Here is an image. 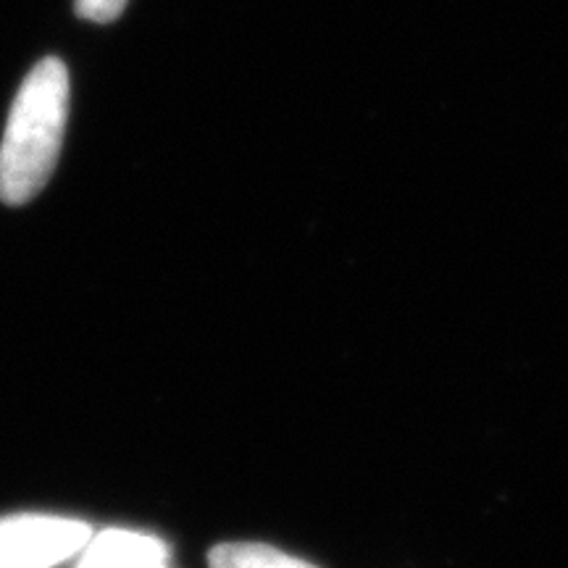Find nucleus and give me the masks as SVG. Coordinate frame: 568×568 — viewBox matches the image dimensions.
<instances>
[{"instance_id":"obj_1","label":"nucleus","mask_w":568,"mask_h":568,"mask_svg":"<svg viewBox=\"0 0 568 568\" xmlns=\"http://www.w3.org/2000/svg\"><path fill=\"white\" fill-rule=\"evenodd\" d=\"M67 116V63L42 59L21 82L0 142V201L24 205L45 187L59 163Z\"/></svg>"},{"instance_id":"obj_2","label":"nucleus","mask_w":568,"mask_h":568,"mask_svg":"<svg viewBox=\"0 0 568 568\" xmlns=\"http://www.w3.org/2000/svg\"><path fill=\"white\" fill-rule=\"evenodd\" d=\"M92 529L77 518H0V568H53L88 548Z\"/></svg>"},{"instance_id":"obj_3","label":"nucleus","mask_w":568,"mask_h":568,"mask_svg":"<svg viewBox=\"0 0 568 568\" xmlns=\"http://www.w3.org/2000/svg\"><path fill=\"white\" fill-rule=\"evenodd\" d=\"M169 550L161 539L140 531L111 529L90 537L80 568H166Z\"/></svg>"},{"instance_id":"obj_4","label":"nucleus","mask_w":568,"mask_h":568,"mask_svg":"<svg viewBox=\"0 0 568 568\" xmlns=\"http://www.w3.org/2000/svg\"><path fill=\"white\" fill-rule=\"evenodd\" d=\"M211 568H318L261 542H224L209 552Z\"/></svg>"},{"instance_id":"obj_5","label":"nucleus","mask_w":568,"mask_h":568,"mask_svg":"<svg viewBox=\"0 0 568 568\" xmlns=\"http://www.w3.org/2000/svg\"><path fill=\"white\" fill-rule=\"evenodd\" d=\"M130 0H74L77 17L95 24H111L122 17Z\"/></svg>"}]
</instances>
